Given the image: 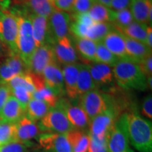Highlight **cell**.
<instances>
[{"label":"cell","mask_w":152,"mask_h":152,"mask_svg":"<svg viewBox=\"0 0 152 152\" xmlns=\"http://www.w3.org/2000/svg\"><path fill=\"white\" fill-rule=\"evenodd\" d=\"M129 144L139 152H152V124L136 111L126 112Z\"/></svg>","instance_id":"1"},{"label":"cell","mask_w":152,"mask_h":152,"mask_svg":"<svg viewBox=\"0 0 152 152\" xmlns=\"http://www.w3.org/2000/svg\"><path fill=\"white\" fill-rule=\"evenodd\" d=\"M114 79L125 90H147V78L142 73L138 63L129 58H118L113 66Z\"/></svg>","instance_id":"2"},{"label":"cell","mask_w":152,"mask_h":152,"mask_svg":"<svg viewBox=\"0 0 152 152\" xmlns=\"http://www.w3.org/2000/svg\"><path fill=\"white\" fill-rule=\"evenodd\" d=\"M77 104L91 121L94 117L104 113L111 106H114L113 97L110 94L98 89L91 90L80 96Z\"/></svg>","instance_id":"3"},{"label":"cell","mask_w":152,"mask_h":152,"mask_svg":"<svg viewBox=\"0 0 152 152\" xmlns=\"http://www.w3.org/2000/svg\"><path fill=\"white\" fill-rule=\"evenodd\" d=\"M17 18L18 25L17 52L26 66L37 46L33 38V26L29 15L19 14Z\"/></svg>","instance_id":"4"},{"label":"cell","mask_w":152,"mask_h":152,"mask_svg":"<svg viewBox=\"0 0 152 152\" xmlns=\"http://www.w3.org/2000/svg\"><path fill=\"white\" fill-rule=\"evenodd\" d=\"M18 18L12 9H0V40L9 53H18Z\"/></svg>","instance_id":"5"},{"label":"cell","mask_w":152,"mask_h":152,"mask_svg":"<svg viewBox=\"0 0 152 152\" xmlns=\"http://www.w3.org/2000/svg\"><path fill=\"white\" fill-rule=\"evenodd\" d=\"M37 125L42 133L51 132L66 134L73 130L64 111L57 105L50 108Z\"/></svg>","instance_id":"6"},{"label":"cell","mask_w":152,"mask_h":152,"mask_svg":"<svg viewBox=\"0 0 152 152\" xmlns=\"http://www.w3.org/2000/svg\"><path fill=\"white\" fill-rule=\"evenodd\" d=\"M121 113L113 106H111L90 121L89 134L99 140H106L110 130Z\"/></svg>","instance_id":"7"},{"label":"cell","mask_w":152,"mask_h":152,"mask_svg":"<svg viewBox=\"0 0 152 152\" xmlns=\"http://www.w3.org/2000/svg\"><path fill=\"white\" fill-rule=\"evenodd\" d=\"M109 152H126L130 149L126 129V112L118 118L106 139Z\"/></svg>","instance_id":"8"},{"label":"cell","mask_w":152,"mask_h":152,"mask_svg":"<svg viewBox=\"0 0 152 152\" xmlns=\"http://www.w3.org/2000/svg\"><path fill=\"white\" fill-rule=\"evenodd\" d=\"M56 105L59 106L64 111L73 129L89 131L90 120L78 104H76V101L61 97L58 99Z\"/></svg>","instance_id":"9"},{"label":"cell","mask_w":152,"mask_h":152,"mask_svg":"<svg viewBox=\"0 0 152 152\" xmlns=\"http://www.w3.org/2000/svg\"><path fill=\"white\" fill-rule=\"evenodd\" d=\"M71 16L68 13L55 9L48 18L49 36L47 43L52 46L62 38L71 36Z\"/></svg>","instance_id":"10"},{"label":"cell","mask_w":152,"mask_h":152,"mask_svg":"<svg viewBox=\"0 0 152 152\" xmlns=\"http://www.w3.org/2000/svg\"><path fill=\"white\" fill-rule=\"evenodd\" d=\"M56 61L55 59L52 46L48 43L37 47L30 56L26 67L27 72L37 75H42L45 68L51 63Z\"/></svg>","instance_id":"11"},{"label":"cell","mask_w":152,"mask_h":152,"mask_svg":"<svg viewBox=\"0 0 152 152\" xmlns=\"http://www.w3.org/2000/svg\"><path fill=\"white\" fill-rule=\"evenodd\" d=\"M45 85L52 91L58 99L66 94L64 76L59 64L56 61L51 63L44 70L42 73Z\"/></svg>","instance_id":"12"},{"label":"cell","mask_w":152,"mask_h":152,"mask_svg":"<svg viewBox=\"0 0 152 152\" xmlns=\"http://www.w3.org/2000/svg\"><path fill=\"white\" fill-rule=\"evenodd\" d=\"M55 59L58 64L66 66L75 64L77 54L71 36L59 39L52 45Z\"/></svg>","instance_id":"13"},{"label":"cell","mask_w":152,"mask_h":152,"mask_svg":"<svg viewBox=\"0 0 152 152\" xmlns=\"http://www.w3.org/2000/svg\"><path fill=\"white\" fill-rule=\"evenodd\" d=\"M38 143L44 151L49 152H72L66 134L58 133H41Z\"/></svg>","instance_id":"14"},{"label":"cell","mask_w":152,"mask_h":152,"mask_svg":"<svg viewBox=\"0 0 152 152\" xmlns=\"http://www.w3.org/2000/svg\"><path fill=\"white\" fill-rule=\"evenodd\" d=\"M33 80L35 91L33 93V99H37L46 103L50 108L54 107L58 102V98L50 89L45 85L42 75H37L28 72Z\"/></svg>","instance_id":"15"},{"label":"cell","mask_w":152,"mask_h":152,"mask_svg":"<svg viewBox=\"0 0 152 152\" xmlns=\"http://www.w3.org/2000/svg\"><path fill=\"white\" fill-rule=\"evenodd\" d=\"M81 65V64L75 63L64 66L62 69L66 94L68 99L73 101L78 99L77 93V81Z\"/></svg>","instance_id":"16"},{"label":"cell","mask_w":152,"mask_h":152,"mask_svg":"<svg viewBox=\"0 0 152 152\" xmlns=\"http://www.w3.org/2000/svg\"><path fill=\"white\" fill-rule=\"evenodd\" d=\"M16 140L21 142H30L33 140H37L41 131L35 121L25 115L16 123Z\"/></svg>","instance_id":"17"},{"label":"cell","mask_w":152,"mask_h":152,"mask_svg":"<svg viewBox=\"0 0 152 152\" xmlns=\"http://www.w3.org/2000/svg\"><path fill=\"white\" fill-rule=\"evenodd\" d=\"M102 43L117 58H128L125 51L124 35L115 28L108 33L102 41Z\"/></svg>","instance_id":"18"},{"label":"cell","mask_w":152,"mask_h":152,"mask_svg":"<svg viewBox=\"0 0 152 152\" xmlns=\"http://www.w3.org/2000/svg\"><path fill=\"white\" fill-rule=\"evenodd\" d=\"M0 115L3 121L16 123L26 115V110L18 100L11 94L0 111Z\"/></svg>","instance_id":"19"},{"label":"cell","mask_w":152,"mask_h":152,"mask_svg":"<svg viewBox=\"0 0 152 152\" xmlns=\"http://www.w3.org/2000/svg\"><path fill=\"white\" fill-rule=\"evenodd\" d=\"M89 67L91 76L97 87L109 85L113 82L114 76L111 66L100 63H94L89 64Z\"/></svg>","instance_id":"20"},{"label":"cell","mask_w":152,"mask_h":152,"mask_svg":"<svg viewBox=\"0 0 152 152\" xmlns=\"http://www.w3.org/2000/svg\"><path fill=\"white\" fill-rule=\"evenodd\" d=\"M30 18L33 26V35L36 46L39 47L48 42V19L30 13Z\"/></svg>","instance_id":"21"},{"label":"cell","mask_w":152,"mask_h":152,"mask_svg":"<svg viewBox=\"0 0 152 152\" xmlns=\"http://www.w3.org/2000/svg\"><path fill=\"white\" fill-rule=\"evenodd\" d=\"M124 38L127 57L130 59L139 64L149 54H151L152 49L148 47L145 44L125 36H124Z\"/></svg>","instance_id":"22"},{"label":"cell","mask_w":152,"mask_h":152,"mask_svg":"<svg viewBox=\"0 0 152 152\" xmlns=\"http://www.w3.org/2000/svg\"><path fill=\"white\" fill-rule=\"evenodd\" d=\"M17 3L23 5L30 13L48 19L55 9L52 0H19Z\"/></svg>","instance_id":"23"},{"label":"cell","mask_w":152,"mask_h":152,"mask_svg":"<svg viewBox=\"0 0 152 152\" xmlns=\"http://www.w3.org/2000/svg\"><path fill=\"white\" fill-rule=\"evenodd\" d=\"M72 152H87L90 145L89 131L72 130L66 134Z\"/></svg>","instance_id":"24"},{"label":"cell","mask_w":152,"mask_h":152,"mask_svg":"<svg viewBox=\"0 0 152 152\" xmlns=\"http://www.w3.org/2000/svg\"><path fill=\"white\" fill-rule=\"evenodd\" d=\"M129 9L134 21L149 25V14L152 9V0H132Z\"/></svg>","instance_id":"25"},{"label":"cell","mask_w":152,"mask_h":152,"mask_svg":"<svg viewBox=\"0 0 152 152\" xmlns=\"http://www.w3.org/2000/svg\"><path fill=\"white\" fill-rule=\"evenodd\" d=\"M97 89L90 72L89 64H82L77 81V93L78 98L91 90Z\"/></svg>","instance_id":"26"},{"label":"cell","mask_w":152,"mask_h":152,"mask_svg":"<svg viewBox=\"0 0 152 152\" xmlns=\"http://www.w3.org/2000/svg\"><path fill=\"white\" fill-rule=\"evenodd\" d=\"M73 45L78 54L85 61H94L97 43L87 38L73 37Z\"/></svg>","instance_id":"27"},{"label":"cell","mask_w":152,"mask_h":152,"mask_svg":"<svg viewBox=\"0 0 152 152\" xmlns=\"http://www.w3.org/2000/svg\"><path fill=\"white\" fill-rule=\"evenodd\" d=\"M149 25L133 21L127 27L121 30V33L125 37L139 41L146 45L147 36V28Z\"/></svg>","instance_id":"28"},{"label":"cell","mask_w":152,"mask_h":152,"mask_svg":"<svg viewBox=\"0 0 152 152\" xmlns=\"http://www.w3.org/2000/svg\"><path fill=\"white\" fill-rule=\"evenodd\" d=\"M50 107L42 101L32 99L28 103L26 110V115L32 121H40L49 111Z\"/></svg>","instance_id":"29"},{"label":"cell","mask_w":152,"mask_h":152,"mask_svg":"<svg viewBox=\"0 0 152 152\" xmlns=\"http://www.w3.org/2000/svg\"><path fill=\"white\" fill-rule=\"evenodd\" d=\"M111 23H94L89 28L86 38L98 43L103 41L104 37L113 29Z\"/></svg>","instance_id":"30"},{"label":"cell","mask_w":152,"mask_h":152,"mask_svg":"<svg viewBox=\"0 0 152 152\" xmlns=\"http://www.w3.org/2000/svg\"><path fill=\"white\" fill-rule=\"evenodd\" d=\"M133 21L134 18L129 9L118 11L112 10L111 23L113 26V28L119 32Z\"/></svg>","instance_id":"31"},{"label":"cell","mask_w":152,"mask_h":152,"mask_svg":"<svg viewBox=\"0 0 152 152\" xmlns=\"http://www.w3.org/2000/svg\"><path fill=\"white\" fill-rule=\"evenodd\" d=\"M88 14L95 23H111L112 10L99 3L94 2Z\"/></svg>","instance_id":"32"},{"label":"cell","mask_w":152,"mask_h":152,"mask_svg":"<svg viewBox=\"0 0 152 152\" xmlns=\"http://www.w3.org/2000/svg\"><path fill=\"white\" fill-rule=\"evenodd\" d=\"M118 60V58L114 56L109 49L104 46L102 42L97 43L96 53H95L94 63L106 64L111 67V66L113 67Z\"/></svg>","instance_id":"33"},{"label":"cell","mask_w":152,"mask_h":152,"mask_svg":"<svg viewBox=\"0 0 152 152\" xmlns=\"http://www.w3.org/2000/svg\"><path fill=\"white\" fill-rule=\"evenodd\" d=\"M16 140V123L0 122V147Z\"/></svg>","instance_id":"34"},{"label":"cell","mask_w":152,"mask_h":152,"mask_svg":"<svg viewBox=\"0 0 152 152\" xmlns=\"http://www.w3.org/2000/svg\"><path fill=\"white\" fill-rule=\"evenodd\" d=\"M9 88H14L16 87H21L29 91L33 94L35 91V87H34L33 80L28 72L26 73L20 74L15 76L7 84Z\"/></svg>","instance_id":"35"},{"label":"cell","mask_w":152,"mask_h":152,"mask_svg":"<svg viewBox=\"0 0 152 152\" xmlns=\"http://www.w3.org/2000/svg\"><path fill=\"white\" fill-rule=\"evenodd\" d=\"M35 144L33 142L14 141L0 147V152H33Z\"/></svg>","instance_id":"36"},{"label":"cell","mask_w":152,"mask_h":152,"mask_svg":"<svg viewBox=\"0 0 152 152\" xmlns=\"http://www.w3.org/2000/svg\"><path fill=\"white\" fill-rule=\"evenodd\" d=\"M11 94L14 96L20 104L22 107L26 110L28 103L33 99V94L21 87H16L10 89Z\"/></svg>","instance_id":"37"},{"label":"cell","mask_w":152,"mask_h":152,"mask_svg":"<svg viewBox=\"0 0 152 152\" xmlns=\"http://www.w3.org/2000/svg\"><path fill=\"white\" fill-rule=\"evenodd\" d=\"M89 26L77 22L72 21L70 25V33L72 34L73 37L86 38Z\"/></svg>","instance_id":"38"},{"label":"cell","mask_w":152,"mask_h":152,"mask_svg":"<svg viewBox=\"0 0 152 152\" xmlns=\"http://www.w3.org/2000/svg\"><path fill=\"white\" fill-rule=\"evenodd\" d=\"M94 2L92 0H74L71 11L75 14L88 13Z\"/></svg>","instance_id":"39"},{"label":"cell","mask_w":152,"mask_h":152,"mask_svg":"<svg viewBox=\"0 0 152 152\" xmlns=\"http://www.w3.org/2000/svg\"><path fill=\"white\" fill-rule=\"evenodd\" d=\"M90 137V145L87 152H109L106 140H99L91 136Z\"/></svg>","instance_id":"40"},{"label":"cell","mask_w":152,"mask_h":152,"mask_svg":"<svg viewBox=\"0 0 152 152\" xmlns=\"http://www.w3.org/2000/svg\"><path fill=\"white\" fill-rule=\"evenodd\" d=\"M138 64L142 72L147 78L152 77V54L144 58Z\"/></svg>","instance_id":"41"},{"label":"cell","mask_w":152,"mask_h":152,"mask_svg":"<svg viewBox=\"0 0 152 152\" xmlns=\"http://www.w3.org/2000/svg\"><path fill=\"white\" fill-rule=\"evenodd\" d=\"M74 0H52L54 8L65 12H71Z\"/></svg>","instance_id":"42"},{"label":"cell","mask_w":152,"mask_h":152,"mask_svg":"<svg viewBox=\"0 0 152 152\" xmlns=\"http://www.w3.org/2000/svg\"><path fill=\"white\" fill-rule=\"evenodd\" d=\"M142 113L148 119L152 118V96L149 94L144 98L142 105Z\"/></svg>","instance_id":"43"},{"label":"cell","mask_w":152,"mask_h":152,"mask_svg":"<svg viewBox=\"0 0 152 152\" xmlns=\"http://www.w3.org/2000/svg\"><path fill=\"white\" fill-rule=\"evenodd\" d=\"M132 0H111L110 9L114 11L130 9Z\"/></svg>","instance_id":"44"},{"label":"cell","mask_w":152,"mask_h":152,"mask_svg":"<svg viewBox=\"0 0 152 152\" xmlns=\"http://www.w3.org/2000/svg\"><path fill=\"white\" fill-rule=\"evenodd\" d=\"M10 96L11 90L8 85H0V111Z\"/></svg>","instance_id":"45"},{"label":"cell","mask_w":152,"mask_h":152,"mask_svg":"<svg viewBox=\"0 0 152 152\" xmlns=\"http://www.w3.org/2000/svg\"><path fill=\"white\" fill-rule=\"evenodd\" d=\"M146 45L150 49H152V27L149 26L147 28V41H146Z\"/></svg>","instance_id":"46"},{"label":"cell","mask_w":152,"mask_h":152,"mask_svg":"<svg viewBox=\"0 0 152 152\" xmlns=\"http://www.w3.org/2000/svg\"><path fill=\"white\" fill-rule=\"evenodd\" d=\"M9 53V52L8 49H7V47L3 45V43L0 40V61L3 59L6 55H8Z\"/></svg>","instance_id":"47"},{"label":"cell","mask_w":152,"mask_h":152,"mask_svg":"<svg viewBox=\"0 0 152 152\" xmlns=\"http://www.w3.org/2000/svg\"><path fill=\"white\" fill-rule=\"evenodd\" d=\"M11 4V0H0V9H9Z\"/></svg>","instance_id":"48"},{"label":"cell","mask_w":152,"mask_h":152,"mask_svg":"<svg viewBox=\"0 0 152 152\" xmlns=\"http://www.w3.org/2000/svg\"><path fill=\"white\" fill-rule=\"evenodd\" d=\"M95 2L99 3L101 4L108 7V8H110L111 7V0H95Z\"/></svg>","instance_id":"49"},{"label":"cell","mask_w":152,"mask_h":152,"mask_svg":"<svg viewBox=\"0 0 152 152\" xmlns=\"http://www.w3.org/2000/svg\"><path fill=\"white\" fill-rule=\"evenodd\" d=\"M126 152H134V151H132V149H130H130H129L128 150V151H127Z\"/></svg>","instance_id":"50"},{"label":"cell","mask_w":152,"mask_h":152,"mask_svg":"<svg viewBox=\"0 0 152 152\" xmlns=\"http://www.w3.org/2000/svg\"><path fill=\"white\" fill-rule=\"evenodd\" d=\"M2 121V120H1V115H0V122H1V121Z\"/></svg>","instance_id":"51"},{"label":"cell","mask_w":152,"mask_h":152,"mask_svg":"<svg viewBox=\"0 0 152 152\" xmlns=\"http://www.w3.org/2000/svg\"><path fill=\"white\" fill-rule=\"evenodd\" d=\"M42 152H49V151H44L43 150V151H42Z\"/></svg>","instance_id":"52"},{"label":"cell","mask_w":152,"mask_h":152,"mask_svg":"<svg viewBox=\"0 0 152 152\" xmlns=\"http://www.w3.org/2000/svg\"><path fill=\"white\" fill-rule=\"evenodd\" d=\"M16 1H17V2H18V1H19V0H16Z\"/></svg>","instance_id":"53"},{"label":"cell","mask_w":152,"mask_h":152,"mask_svg":"<svg viewBox=\"0 0 152 152\" xmlns=\"http://www.w3.org/2000/svg\"><path fill=\"white\" fill-rule=\"evenodd\" d=\"M92 1H94V2H95V0H92Z\"/></svg>","instance_id":"54"}]
</instances>
